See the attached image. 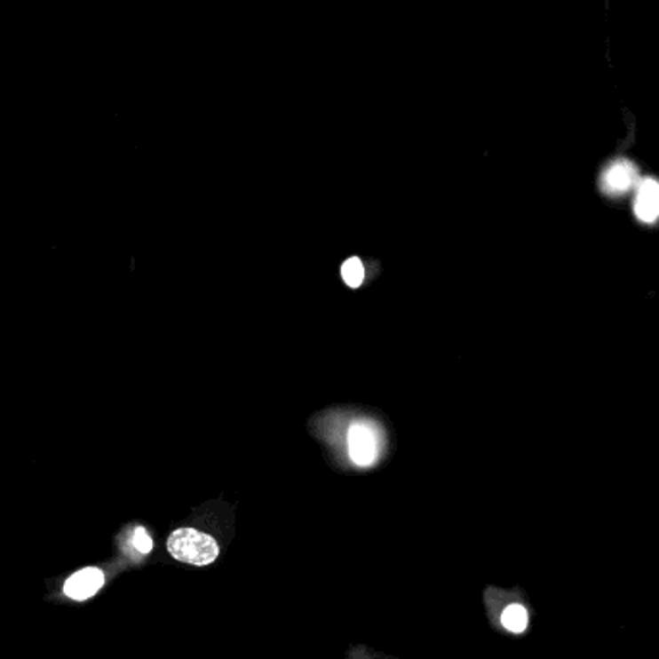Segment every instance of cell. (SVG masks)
Wrapping results in <instances>:
<instances>
[{"instance_id": "1", "label": "cell", "mask_w": 659, "mask_h": 659, "mask_svg": "<svg viewBox=\"0 0 659 659\" xmlns=\"http://www.w3.org/2000/svg\"><path fill=\"white\" fill-rule=\"evenodd\" d=\"M168 553L174 560L195 565V567H207L216 558H218L220 548L212 536L204 532H199L195 528H178L168 538Z\"/></svg>"}, {"instance_id": "2", "label": "cell", "mask_w": 659, "mask_h": 659, "mask_svg": "<svg viewBox=\"0 0 659 659\" xmlns=\"http://www.w3.org/2000/svg\"><path fill=\"white\" fill-rule=\"evenodd\" d=\"M347 451L349 457L359 467H370L378 457L377 434L369 425L355 423L347 432Z\"/></svg>"}, {"instance_id": "3", "label": "cell", "mask_w": 659, "mask_h": 659, "mask_svg": "<svg viewBox=\"0 0 659 659\" xmlns=\"http://www.w3.org/2000/svg\"><path fill=\"white\" fill-rule=\"evenodd\" d=\"M636 179H639V172H636L634 164L629 161H617L604 170V174L599 178V186L606 195L619 197L634 187Z\"/></svg>"}, {"instance_id": "4", "label": "cell", "mask_w": 659, "mask_h": 659, "mask_svg": "<svg viewBox=\"0 0 659 659\" xmlns=\"http://www.w3.org/2000/svg\"><path fill=\"white\" fill-rule=\"evenodd\" d=\"M102 586H105V573L97 567H83L64 583V594L70 599L85 601L93 598Z\"/></svg>"}, {"instance_id": "5", "label": "cell", "mask_w": 659, "mask_h": 659, "mask_svg": "<svg viewBox=\"0 0 659 659\" xmlns=\"http://www.w3.org/2000/svg\"><path fill=\"white\" fill-rule=\"evenodd\" d=\"M634 214L644 224H654L659 218V181L644 179L634 199Z\"/></svg>"}, {"instance_id": "6", "label": "cell", "mask_w": 659, "mask_h": 659, "mask_svg": "<svg viewBox=\"0 0 659 659\" xmlns=\"http://www.w3.org/2000/svg\"><path fill=\"white\" fill-rule=\"evenodd\" d=\"M502 624H504V627L509 632H515V634L522 632V631L527 629V624H528V613H527V609L522 607V606H519V604L509 606L504 611V615H502Z\"/></svg>"}, {"instance_id": "7", "label": "cell", "mask_w": 659, "mask_h": 659, "mask_svg": "<svg viewBox=\"0 0 659 659\" xmlns=\"http://www.w3.org/2000/svg\"><path fill=\"white\" fill-rule=\"evenodd\" d=\"M342 278L349 288H361V283L365 282V266H362L361 258L351 257L342 265Z\"/></svg>"}, {"instance_id": "8", "label": "cell", "mask_w": 659, "mask_h": 659, "mask_svg": "<svg viewBox=\"0 0 659 659\" xmlns=\"http://www.w3.org/2000/svg\"><path fill=\"white\" fill-rule=\"evenodd\" d=\"M131 545L135 550H138L139 553L147 555L151 550H153V538L149 536V532H147L143 527H138L133 530V536H131Z\"/></svg>"}]
</instances>
